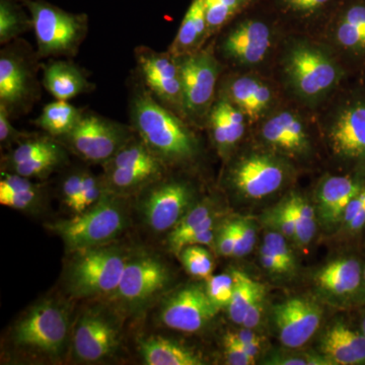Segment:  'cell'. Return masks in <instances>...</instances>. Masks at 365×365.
<instances>
[{"label":"cell","mask_w":365,"mask_h":365,"mask_svg":"<svg viewBox=\"0 0 365 365\" xmlns=\"http://www.w3.org/2000/svg\"><path fill=\"white\" fill-rule=\"evenodd\" d=\"M133 128L163 163L190 162L198 153V141L181 117L158 102L144 86L130 101Z\"/></svg>","instance_id":"6da1fadb"},{"label":"cell","mask_w":365,"mask_h":365,"mask_svg":"<svg viewBox=\"0 0 365 365\" xmlns=\"http://www.w3.org/2000/svg\"><path fill=\"white\" fill-rule=\"evenodd\" d=\"M283 69L295 95L312 104L326 98L343 78L342 68L326 50L307 42L290 46Z\"/></svg>","instance_id":"7a4b0ae2"},{"label":"cell","mask_w":365,"mask_h":365,"mask_svg":"<svg viewBox=\"0 0 365 365\" xmlns=\"http://www.w3.org/2000/svg\"><path fill=\"white\" fill-rule=\"evenodd\" d=\"M126 227V213L116 197L105 193L93 207L52 225V230L63 240L71 252L104 246Z\"/></svg>","instance_id":"3957f363"},{"label":"cell","mask_w":365,"mask_h":365,"mask_svg":"<svg viewBox=\"0 0 365 365\" xmlns=\"http://www.w3.org/2000/svg\"><path fill=\"white\" fill-rule=\"evenodd\" d=\"M33 21L41 57L71 56L88 32L86 14H71L44 0H24Z\"/></svg>","instance_id":"277c9868"},{"label":"cell","mask_w":365,"mask_h":365,"mask_svg":"<svg viewBox=\"0 0 365 365\" xmlns=\"http://www.w3.org/2000/svg\"><path fill=\"white\" fill-rule=\"evenodd\" d=\"M290 177L289 165L281 155L272 151H255L232 165L228 181L242 198L260 201L284 188Z\"/></svg>","instance_id":"5b68a950"},{"label":"cell","mask_w":365,"mask_h":365,"mask_svg":"<svg viewBox=\"0 0 365 365\" xmlns=\"http://www.w3.org/2000/svg\"><path fill=\"white\" fill-rule=\"evenodd\" d=\"M78 253L68 272L71 294L86 297L116 292L128 260L123 252L101 246Z\"/></svg>","instance_id":"8992f818"},{"label":"cell","mask_w":365,"mask_h":365,"mask_svg":"<svg viewBox=\"0 0 365 365\" xmlns=\"http://www.w3.org/2000/svg\"><path fill=\"white\" fill-rule=\"evenodd\" d=\"M175 58L181 71L185 118H208L215 104L216 83L222 66L207 49Z\"/></svg>","instance_id":"52a82bcc"},{"label":"cell","mask_w":365,"mask_h":365,"mask_svg":"<svg viewBox=\"0 0 365 365\" xmlns=\"http://www.w3.org/2000/svg\"><path fill=\"white\" fill-rule=\"evenodd\" d=\"M132 137L128 127L93 113H83L73 130L62 139L83 160L105 163Z\"/></svg>","instance_id":"ba28073f"},{"label":"cell","mask_w":365,"mask_h":365,"mask_svg":"<svg viewBox=\"0 0 365 365\" xmlns=\"http://www.w3.org/2000/svg\"><path fill=\"white\" fill-rule=\"evenodd\" d=\"M67 334L68 318L66 312L54 302H45L33 307L16 324L14 341V344L20 347L58 356L63 352Z\"/></svg>","instance_id":"9c48e42d"},{"label":"cell","mask_w":365,"mask_h":365,"mask_svg":"<svg viewBox=\"0 0 365 365\" xmlns=\"http://www.w3.org/2000/svg\"><path fill=\"white\" fill-rule=\"evenodd\" d=\"M135 57L144 88L160 104L185 117L181 71L177 58L169 51L158 52L148 47L137 48Z\"/></svg>","instance_id":"30bf717a"},{"label":"cell","mask_w":365,"mask_h":365,"mask_svg":"<svg viewBox=\"0 0 365 365\" xmlns=\"http://www.w3.org/2000/svg\"><path fill=\"white\" fill-rule=\"evenodd\" d=\"M271 319L278 340L287 349H299L318 332L323 309L307 297H292L273 307Z\"/></svg>","instance_id":"8fae6325"},{"label":"cell","mask_w":365,"mask_h":365,"mask_svg":"<svg viewBox=\"0 0 365 365\" xmlns=\"http://www.w3.org/2000/svg\"><path fill=\"white\" fill-rule=\"evenodd\" d=\"M217 313L209 299L205 287L191 284L165 300L160 319L163 325L172 330L195 333L202 330Z\"/></svg>","instance_id":"7c38bea8"},{"label":"cell","mask_w":365,"mask_h":365,"mask_svg":"<svg viewBox=\"0 0 365 365\" xmlns=\"http://www.w3.org/2000/svg\"><path fill=\"white\" fill-rule=\"evenodd\" d=\"M169 281V271L162 261L150 255H140L127 260L115 294L129 306H143L162 292Z\"/></svg>","instance_id":"4fadbf2b"},{"label":"cell","mask_w":365,"mask_h":365,"mask_svg":"<svg viewBox=\"0 0 365 365\" xmlns=\"http://www.w3.org/2000/svg\"><path fill=\"white\" fill-rule=\"evenodd\" d=\"M273 33L272 26L261 16H247L228 31L220 46L222 54L242 66H256L270 52Z\"/></svg>","instance_id":"5bb4252c"},{"label":"cell","mask_w":365,"mask_h":365,"mask_svg":"<svg viewBox=\"0 0 365 365\" xmlns=\"http://www.w3.org/2000/svg\"><path fill=\"white\" fill-rule=\"evenodd\" d=\"M327 135L336 157L352 162L364 160V98H354L340 107L334 115Z\"/></svg>","instance_id":"9a60e30c"},{"label":"cell","mask_w":365,"mask_h":365,"mask_svg":"<svg viewBox=\"0 0 365 365\" xmlns=\"http://www.w3.org/2000/svg\"><path fill=\"white\" fill-rule=\"evenodd\" d=\"M194 192L184 182L170 181L155 187L144 199L143 217L155 232L170 230L186 215L193 202Z\"/></svg>","instance_id":"2e32d148"},{"label":"cell","mask_w":365,"mask_h":365,"mask_svg":"<svg viewBox=\"0 0 365 365\" xmlns=\"http://www.w3.org/2000/svg\"><path fill=\"white\" fill-rule=\"evenodd\" d=\"M262 140L272 153L288 158H306L311 153V138L297 113L284 110L268 117L261 127Z\"/></svg>","instance_id":"e0dca14e"},{"label":"cell","mask_w":365,"mask_h":365,"mask_svg":"<svg viewBox=\"0 0 365 365\" xmlns=\"http://www.w3.org/2000/svg\"><path fill=\"white\" fill-rule=\"evenodd\" d=\"M34 95V76L20 53L2 50L0 55V105L11 115L29 104Z\"/></svg>","instance_id":"ac0fdd59"},{"label":"cell","mask_w":365,"mask_h":365,"mask_svg":"<svg viewBox=\"0 0 365 365\" xmlns=\"http://www.w3.org/2000/svg\"><path fill=\"white\" fill-rule=\"evenodd\" d=\"M66 158L58 143L48 137L21 141L7 158L11 173L26 178L47 176Z\"/></svg>","instance_id":"d6986e66"},{"label":"cell","mask_w":365,"mask_h":365,"mask_svg":"<svg viewBox=\"0 0 365 365\" xmlns=\"http://www.w3.org/2000/svg\"><path fill=\"white\" fill-rule=\"evenodd\" d=\"M119 345L116 328L104 317L86 314L73 335V349L83 361L96 362L110 356Z\"/></svg>","instance_id":"ffe728a7"},{"label":"cell","mask_w":365,"mask_h":365,"mask_svg":"<svg viewBox=\"0 0 365 365\" xmlns=\"http://www.w3.org/2000/svg\"><path fill=\"white\" fill-rule=\"evenodd\" d=\"M359 180L349 176H329L316 192V211L319 225L327 230L341 225L348 203L364 189Z\"/></svg>","instance_id":"44dd1931"},{"label":"cell","mask_w":365,"mask_h":365,"mask_svg":"<svg viewBox=\"0 0 365 365\" xmlns=\"http://www.w3.org/2000/svg\"><path fill=\"white\" fill-rule=\"evenodd\" d=\"M334 40L342 51L365 58V0H342L332 18Z\"/></svg>","instance_id":"7402d4cb"},{"label":"cell","mask_w":365,"mask_h":365,"mask_svg":"<svg viewBox=\"0 0 365 365\" xmlns=\"http://www.w3.org/2000/svg\"><path fill=\"white\" fill-rule=\"evenodd\" d=\"M319 351L331 364L355 365L365 362V336L336 321L328 327L319 341Z\"/></svg>","instance_id":"603a6c76"},{"label":"cell","mask_w":365,"mask_h":365,"mask_svg":"<svg viewBox=\"0 0 365 365\" xmlns=\"http://www.w3.org/2000/svg\"><path fill=\"white\" fill-rule=\"evenodd\" d=\"M222 96L239 108L251 121L265 116L274 101L272 88L260 78L249 76L228 81Z\"/></svg>","instance_id":"cb8c5ba5"},{"label":"cell","mask_w":365,"mask_h":365,"mask_svg":"<svg viewBox=\"0 0 365 365\" xmlns=\"http://www.w3.org/2000/svg\"><path fill=\"white\" fill-rule=\"evenodd\" d=\"M246 119V115L223 96L213 104L209 112L208 124L222 158L227 157L244 136Z\"/></svg>","instance_id":"d4e9b609"},{"label":"cell","mask_w":365,"mask_h":365,"mask_svg":"<svg viewBox=\"0 0 365 365\" xmlns=\"http://www.w3.org/2000/svg\"><path fill=\"white\" fill-rule=\"evenodd\" d=\"M361 266L356 259H336L319 269L314 283L322 294L335 299H344L354 294L361 285Z\"/></svg>","instance_id":"484cf974"},{"label":"cell","mask_w":365,"mask_h":365,"mask_svg":"<svg viewBox=\"0 0 365 365\" xmlns=\"http://www.w3.org/2000/svg\"><path fill=\"white\" fill-rule=\"evenodd\" d=\"M209 38L204 0H192L169 52L174 57L185 56L201 50Z\"/></svg>","instance_id":"4316f807"},{"label":"cell","mask_w":365,"mask_h":365,"mask_svg":"<svg viewBox=\"0 0 365 365\" xmlns=\"http://www.w3.org/2000/svg\"><path fill=\"white\" fill-rule=\"evenodd\" d=\"M43 85L60 101H69L88 91L90 83L78 66L67 61H53L45 66Z\"/></svg>","instance_id":"83f0119b"},{"label":"cell","mask_w":365,"mask_h":365,"mask_svg":"<svg viewBox=\"0 0 365 365\" xmlns=\"http://www.w3.org/2000/svg\"><path fill=\"white\" fill-rule=\"evenodd\" d=\"M139 352L148 365H202V357L193 350L162 337H150L139 343Z\"/></svg>","instance_id":"f1b7e54d"},{"label":"cell","mask_w":365,"mask_h":365,"mask_svg":"<svg viewBox=\"0 0 365 365\" xmlns=\"http://www.w3.org/2000/svg\"><path fill=\"white\" fill-rule=\"evenodd\" d=\"M216 216L208 201L197 204L173 227L168 244L174 253L179 254L190 237L215 227Z\"/></svg>","instance_id":"f546056e"},{"label":"cell","mask_w":365,"mask_h":365,"mask_svg":"<svg viewBox=\"0 0 365 365\" xmlns=\"http://www.w3.org/2000/svg\"><path fill=\"white\" fill-rule=\"evenodd\" d=\"M269 9L294 21H314L333 14L342 0H266Z\"/></svg>","instance_id":"4dcf8cb0"},{"label":"cell","mask_w":365,"mask_h":365,"mask_svg":"<svg viewBox=\"0 0 365 365\" xmlns=\"http://www.w3.org/2000/svg\"><path fill=\"white\" fill-rule=\"evenodd\" d=\"M83 115V112L68 101L57 100L45 106L36 125L50 135L62 138L73 130Z\"/></svg>","instance_id":"1f68e13d"},{"label":"cell","mask_w":365,"mask_h":365,"mask_svg":"<svg viewBox=\"0 0 365 365\" xmlns=\"http://www.w3.org/2000/svg\"><path fill=\"white\" fill-rule=\"evenodd\" d=\"M285 199L294 217L295 244L306 248L311 245L317 234L319 220L316 207L302 194L292 193Z\"/></svg>","instance_id":"d6a6232c"},{"label":"cell","mask_w":365,"mask_h":365,"mask_svg":"<svg viewBox=\"0 0 365 365\" xmlns=\"http://www.w3.org/2000/svg\"><path fill=\"white\" fill-rule=\"evenodd\" d=\"M260 1L261 0H204L209 37Z\"/></svg>","instance_id":"836d02e7"},{"label":"cell","mask_w":365,"mask_h":365,"mask_svg":"<svg viewBox=\"0 0 365 365\" xmlns=\"http://www.w3.org/2000/svg\"><path fill=\"white\" fill-rule=\"evenodd\" d=\"M163 165L150 167H106V184L117 191H128L160 177Z\"/></svg>","instance_id":"e575fe53"},{"label":"cell","mask_w":365,"mask_h":365,"mask_svg":"<svg viewBox=\"0 0 365 365\" xmlns=\"http://www.w3.org/2000/svg\"><path fill=\"white\" fill-rule=\"evenodd\" d=\"M33 28L31 16L16 0H0V43L7 44Z\"/></svg>","instance_id":"d590c367"},{"label":"cell","mask_w":365,"mask_h":365,"mask_svg":"<svg viewBox=\"0 0 365 365\" xmlns=\"http://www.w3.org/2000/svg\"><path fill=\"white\" fill-rule=\"evenodd\" d=\"M235 277V290L227 307L228 316L237 325H242L250 304L263 285L252 279L246 273L232 270Z\"/></svg>","instance_id":"8d00e7d4"},{"label":"cell","mask_w":365,"mask_h":365,"mask_svg":"<svg viewBox=\"0 0 365 365\" xmlns=\"http://www.w3.org/2000/svg\"><path fill=\"white\" fill-rule=\"evenodd\" d=\"M184 267L191 275L207 279L212 275L215 262L207 249L200 245H189L180 252Z\"/></svg>","instance_id":"74e56055"},{"label":"cell","mask_w":365,"mask_h":365,"mask_svg":"<svg viewBox=\"0 0 365 365\" xmlns=\"http://www.w3.org/2000/svg\"><path fill=\"white\" fill-rule=\"evenodd\" d=\"M206 292L213 307L218 312L227 309L235 290L234 274H220L206 279Z\"/></svg>","instance_id":"f35d334b"},{"label":"cell","mask_w":365,"mask_h":365,"mask_svg":"<svg viewBox=\"0 0 365 365\" xmlns=\"http://www.w3.org/2000/svg\"><path fill=\"white\" fill-rule=\"evenodd\" d=\"M264 244L267 245L272 250L273 253L277 257L278 260L281 262L283 267L285 268L288 275H294L297 270V262H295L294 254L288 245V240L277 230L268 228L266 234L264 235Z\"/></svg>","instance_id":"ab89813d"},{"label":"cell","mask_w":365,"mask_h":365,"mask_svg":"<svg viewBox=\"0 0 365 365\" xmlns=\"http://www.w3.org/2000/svg\"><path fill=\"white\" fill-rule=\"evenodd\" d=\"M265 222L267 223L269 228L277 230L280 234L284 235L288 241L295 242L294 217H292L287 199L266 213Z\"/></svg>","instance_id":"60d3db41"},{"label":"cell","mask_w":365,"mask_h":365,"mask_svg":"<svg viewBox=\"0 0 365 365\" xmlns=\"http://www.w3.org/2000/svg\"><path fill=\"white\" fill-rule=\"evenodd\" d=\"M237 220V245L235 258H242L253 251L257 241L256 223L250 218H240Z\"/></svg>","instance_id":"b9f144b4"},{"label":"cell","mask_w":365,"mask_h":365,"mask_svg":"<svg viewBox=\"0 0 365 365\" xmlns=\"http://www.w3.org/2000/svg\"><path fill=\"white\" fill-rule=\"evenodd\" d=\"M104 194L103 182L97 177L91 174V173L83 172L81 199H79V205L76 215L83 212L86 209L90 208L91 205H95Z\"/></svg>","instance_id":"7bdbcfd3"},{"label":"cell","mask_w":365,"mask_h":365,"mask_svg":"<svg viewBox=\"0 0 365 365\" xmlns=\"http://www.w3.org/2000/svg\"><path fill=\"white\" fill-rule=\"evenodd\" d=\"M83 172H76L66 178L62 186L64 202L67 207L78 213L79 199H81V184H83Z\"/></svg>","instance_id":"ee69618b"},{"label":"cell","mask_w":365,"mask_h":365,"mask_svg":"<svg viewBox=\"0 0 365 365\" xmlns=\"http://www.w3.org/2000/svg\"><path fill=\"white\" fill-rule=\"evenodd\" d=\"M237 220L225 223L216 239V248L223 257H234L237 245Z\"/></svg>","instance_id":"f6af8a7d"},{"label":"cell","mask_w":365,"mask_h":365,"mask_svg":"<svg viewBox=\"0 0 365 365\" xmlns=\"http://www.w3.org/2000/svg\"><path fill=\"white\" fill-rule=\"evenodd\" d=\"M225 348V357L227 364L230 365H252L255 364L253 360L250 359L245 351L240 341L235 338L234 333H227L223 338Z\"/></svg>","instance_id":"bcb514c9"},{"label":"cell","mask_w":365,"mask_h":365,"mask_svg":"<svg viewBox=\"0 0 365 365\" xmlns=\"http://www.w3.org/2000/svg\"><path fill=\"white\" fill-rule=\"evenodd\" d=\"M38 195H39V189H38V186H36L32 189L25 190V191L18 192V193L0 195V203L7 207L24 210L35 204Z\"/></svg>","instance_id":"7dc6e473"},{"label":"cell","mask_w":365,"mask_h":365,"mask_svg":"<svg viewBox=\"0 0 365 365\" xmlns=\"http://www.w3.org/2000/svg\"><path fill=\"white\" fill-rule=\"evenodd\" d=\"M269 364H279V365H329L331 364L323 356V355L318 354H284L277 355L274 359H270V362H267Z\"/></svg>","instance_id":"c3c4849f"},{"label":"cell","mask_w":365,"mask_h":365,"mask_svg":"<svg viewBox=\"0 0 365 365\" xmlns=\"http://www.w3.org/2000/svg\"><path fill=\"white\" fill-rule=\"evenodd\" d=\"M264 306H265V287H262L256 294L253 302L250 304L248 311L245 314L242 319V327L247 329H256L260 326L262 322V316L264 313Z\"/></svg>","instance_id":"681fc988"},{"label":"cell","mask_w":365,"mask_h":365,"mask_svg":"<svg viewBox=\"0 0 365 365\" xmlns=\"http://www.w3.org/2000/svg\"><path fill=\"white\" fill-rule=\"evenodd\" d=\"M259 259L264 270L267 271L273 277L284 278L289 277L287 270L283 267L281 262L278 260L277 257L273 253L272 250L267 245L262 242L260 247V253H259Z\"/></svg>","instance_id":"f907efd6"},{"label":"cell","mask_w":365,"mask_h":365,"mask_svg":"<svg viewBox=\"0 0 365 365\" xmlns=\"http://www.w3.org/2000/svg\"><path fill=\"white\" fill-rule=\"evenodd\" d=\"M11 114L7 112L4 106L0 105V143L9 144L21 138L23 134L16 130L11 124Z\"/></svg>","instance_id":"816d5d0a"},{"label":"cell","mask_w":365,"mask_h":365,"mask_svg":"<svg viewBox=\"0 0 365 365\" xmlns=\"http://www.w3.org/2000/svg\"><path fill=\"white\" fill-rule=\"evenodd\" d=\"M215 228L212 230H205V232H199L190 237L187 241L185 247L189 246V245H200V246H212L216 241ZM184 247V248H185Z\"/></svg>","instance_id":"f5cc1de1"},{"label":"cell","mask_w":365,"mask_h":365,"mask_svg":"<svg viewBox=\"0 0 365 365\" xmlns=\"http://www.w3.org/2000/svg\"><path fill=\"white\" fill-rule=\"evenodd\" d=\"M365 227V205L361 210L359 211V215L355 216L354 218L349 222V225L346 227V230H349V232H353V234H356V232H360V230H364Z\"/></svg>","instance_id":"db71d44e"},{"label":"cell","mask_w":365,"mask_h":365,"mask_svg":"<svg viewBox=\"0 0 365 365\" xmlns=\"http://www.w3.org/2000/svg\"><path fill=\"white\" fill-rule=\"evenodd\" d=\"M361 332L364 333V335L365 336V318L364 319V321H362L361 323Z\"/></svg>","instance_id":"11a10c76"},{"label":"cell","mask_w":365,"mask_h":365,"mask_svg":"<svg viewBox=\"0 0 365 365\" xmlns=\"http://www.w3.org/2000/svg\"><path fill=\"white\" fill-rule=\"evenodd\" d=\"M364 279L365 280V269H364Z\"/></svg>","instance_id":"9f6ffc18"}]
</instances>
